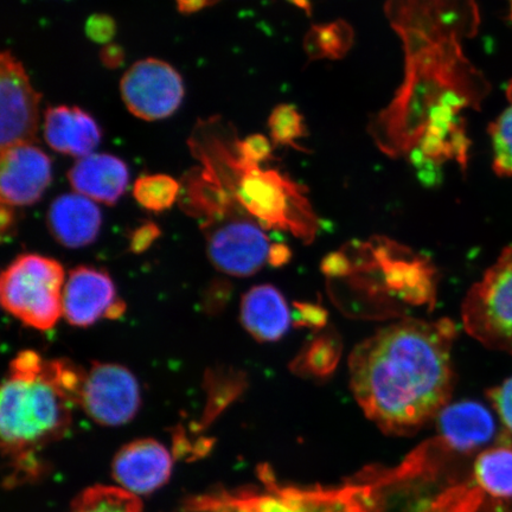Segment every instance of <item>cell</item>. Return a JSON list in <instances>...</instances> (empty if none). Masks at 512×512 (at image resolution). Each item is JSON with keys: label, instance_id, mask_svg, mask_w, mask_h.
Wrapping results in <instances>:
<instances>
[{"label": "cell", "instance_id": "26", "mask_svg": "<svg viewBox=\"0 0 512 512\" xmlns=\"http://www.w3.org/2000/svg\"><path fill=\"white\" fill-rule=\"evenodd\" d=\"M349 30L343 24H331L312 30L309 37V50L312 55L323 57L341 56L348 49Z\"/></svg>", "mask_w": 512, "mask_h": 512}, {"label": "cell", "instance_id": "6", "mask_svg": "<svg viewBox=\"0 0 512 512\" xmlns=\"http://www.w3.org/2000/svg\"><path fill=\"white\" fill-rule=\"evenodd\" d=\"M198 219L211 264L222 273L251 277L270 262V239L234 197L211 204Z\"/></svg>", "mask_w": 512, "mask_h": 512}, {"label": "cell", "instance_id": "3", "mask_svg": "<svg viewBox=\"0 0 512 512\" xmlns=\"http://www.w3.org/2000/svg\"><path fill=\"white\" fill-rule=\"evenodd\" d=\"M73 406L36 351L19 352L11 361L0 395L4 484L9 489L35 482L47 470L40 453L67 434Z\"/></svg>", "mask_w": 512, "mask_h": 512}, {"label": "cell", "instance_id": "30", "mask_svg": "<svg viewBox=\"0 0 512 512\" xmlns=\"http://www.w3.org/2000/svg\"><path fill=\"white\" fill-rule=\"evenodd\" d=\"M160 234L155 223L147 222L134 230L131 238V249L134 253H142L152 245Z\"/></svg>", "mask_w": 512, "mask_h": 512}, {"label": "cell", "instance_id": "8", "mask_svg": "<svg viewBox=\"0 0 512 512\" xmlns=\"http://www.w3.org/2000/svg\"><path fill=\"white\" fill-rule=\"evenodd\" d=\"M462 317L478 342L512 355V246L466 294Z\"/></svg>", "mask_w": 512, "mask_h": 512}, {"label": "cell", "instance_id": "12", "mask_svg": "<svg viewBox=\"0 0 512 512\" xmlns=\"http://www.w3.org/2000/svg\"><path fill=\"white\" fill-rule=\"evenodd\" d=\"M51 179V160L35 144L0 150V197L6 206H31L40 201Z\"/></svg>", "mask_w": 512, "mask_h": 512}, {"label": "cell", "instance_id": "9", "mask_svg": "<svg viewBox=\"0 0 512 512\" xmlns=\"http://www.w3.org/2000/svg\"><path fill=\"white\" fill-rule=\"evenodd\" d=\"M142 405L139 383L130 370L115 363H92L78 406L101 426L127 424Z\"/></svg>", "mask_w": 512, "mask_h": 512}, {"label": "cell", "instance_id": "33", "mask_svg": "<svg viewBox=\"0 0 512 512\" xmlns=\"http://www.w3.org/2000/svg\"><path fill=\"white\" fill-rule=\"evenodd\" d=\"M177 10L183 15H194L204 9L210 8L219 0H175Z\"/></svg>", "mask_w": 512, "mask_h": 512}, {"label": "cell", "instance_id": "11", "mask_svg": "<svg viewBox=\"0 0 512 512\" xmlns=\"http://www.w3.org/2000/svg\"><path fill=\"white\" fill-rule=\"evenodd\" d=\"M41 99L42 95L32 86L23 63L10 50L3 51L0 55V145L2 149L37 142Z\"/></svg>", "mask_w": 512, "mask_h": 512}, {"label": "cell", "instance_id": "28", "mask_svg": "<svg viewBox=\"0 0 512 512\" xmlns=\"http://www.w3.org/2000/svg\"><path fill=\"white\" fill-rule=\"evenodd\" d=\"M85 31L89 40L106 46L117 35V23L111 16L95 14L87 19Z\"/></svg>", "mask_w": 512, "mask_h": 512}, {"label": "cell", "instance_id": "29", "mask_svg": "<svg viewBox=\"0 0 512 512\" xmlns=\"http://www.w3.org/2000/svg\"><path fill=\"white\" fill-rule=\"evenodd\" d=\"M489 398L504 426L512 433V377L501 386L491 389Z\"/></svg>", "mask_w": 512, "mask_h": 512}, {"label": "cell", "instance_id": "19", "mask_svg": "<svg viewBox=\"0 0 512 512\" xmlns=\"http://www.w3.org/2000/svg\"><path fill=\"white\" fill-rule=\"evenodd\" d=\"M241 322L259 342H277L291 323L286 300L272 285L255 286L242 298Z\"/></svg>", "mask_w": 512, "mask_h": 512}, {"label": "cell", "instance_id": "20", "mask_svg": "<svg viewBox=\"0 0 512 512\" xmlns=\"http://www.w3.org/2000/svg\"><path fill=\"white\" fill-rule=\"evenodd\" d=\"M475 480L479 488L495 498H512V448H489L477 458Z\"/></svg>", "mask_w": 512, "mask_h": 512}, {"label": "cell", "instance_id": "15", "mask_svg": "<svg viewBox=\"0 0 512 512\" xmlns=\"http://www.w3.org/2000/svg\"><path fill=\"white\" fill-rule=\"evenodd\" d=\"M75 192L94 202L114 206L127 189L130 171L123 159L110 153H92L76 160L68 171Z\"/></svg>", "mask_w": 512, "mask_h": 512}, {"label": "cell", "instance_id": "24", "mask_svg": "<svg viewBox=\"0 0 512 512\" xmlns=\"http://www.w3.org/2000/svg\"><path fill=\"white\" fill-rule=\"evenodd\" d=\"M271 137L275 145L298 147L297 142L304 137L303 115L292 105H280L274 108L268 119Z\"/></svg>", "mask_w": 512, "mask_h": 512}, {"label": "cell", "instance_id": "2", "mask_svg": "<svg viewBox=\"0 0 512 512\" xmlns=\"http://www.w3.org/2000/svg\"><path fill=\"white\" fill-rule=\"evenodd\" d=\"M456 335L450 319L409 318L377 331L351 352L352 393L382 431L418 432L447 406Z\"/></svg>", "mask_w": 512, "mask_h": 512}, {"label": "cell", "instance_id": "25", "mask_svg": "<svg viewBox=\"0 0 512 512\" xmlns=\"http://www.w3.org/2000/svg\"><path fill=\"white\" fill-rule=\"evenodd\" d=\"M339 350L336 342L330 337L317 339L310 345L296 362V369L316 376H325L335 369Z\"/></svg>", "mask_w": 512, "mask_h": 512}, {"label": "cell", "instance_id": "27", "mask_svg": "<svg viewBox=\"0 0 512 512\" xmlns=\"http://www.w3.org/2000/svg\"><path fill=\"white\" fill-rule=\"evenodd\" d=\"M236 150L243 159L252 164L261 165L272 158L270 140L262 134H253L243 140L236 139Z\"/></svg>", "mask_w": 512, "mask_h": 512}, {"label": "cell", "instance_id": "10", "mask_svg": "<svg viewBox=\"0 0 512 512\" xmlns=\"http://www.w3.org/2000/svg\"><path fill=\"white\" fill-rule=\"evenodd\" d=\"M120 93L134 117L157 121L178 110L185 88L181 74L171 64L150 57L127 70L120 81Z\"/></svg>", "mask_w": 512, "mask_h": 512}, {"label": "cell", "instance_id": "1", "mask_svg": "<svg viewBox=\"0 0 512 512\" xmlns=\"http://www.w3.org/2000/svg\"><path fill=\"white\" fill-rule=\"evenodd\" d=\"M386 11L405 49V80L370 127L380 150L408 156L434 182L445 162L466 169L470 140L463 113L478 110L489 83L463 51L475 34L476 0H387Z\"/></svg>", "mask_w": 512, "mask_h": 512}, {"label": "cell", "instance_id": "35", "mask_svg": "<svg viewBox=\"0 0 512 512\" xmlns=\"http://www.w3.org/2000/svg\"><path fill=\"white\" fill-rule=\"evenodd\" d=\"M511 19H512V4H511Z\"/></svg>", "mask_w": 512, "mask_h": 512}, {"label": "cell", "instance_id": "18", "mask_svg": "<svg viewBox=\"0 0 512 512\" xmlns=\"http://www.w3.org/2000/svg\"><path fill=\"white\" fill-rule=\"evenodd\" d=\"M440 439L448 450L469 453L494 437V416L478 402L462 401L446 406L438 415Z\"/></svg>", "mask_w": 512, "mask_h": 512}, {"label": "cell", "instance_id": "34", "mask_svg": "<svg viewBox=\"0 0 512 512\" xmlns=\"http://www.w3.org/2000/svg\"><path fill=\"white\" fill-rule=\"evenodd\" d=\"M0 224H2V233L5 234L6 230L11 229L12 224L15 221V211L14 207L6 206V204L2 203V210H0Z\"/></svg>", "mask_w": 512, "mask_h": 512}, {"label": "cell", "instance_id": "14", "mask_svg": "<svg viewBox=\"0 0 512 512\" xmlns=\"http://www.w3.org/2000/svg\"><path fill=\"white\" fill-rule=\"evenodd\" d=\"M172 458L165 446L153 439H139L121 448L114 458L113 477L132 495L155 492L171 476Z\"/></svg>", "mask_w": 512, "mask_h": 512}, {"label": "cell", "instance_id": "5", "mask_svg": "<svg viewBox=\"0 0 512 512\" xmlns=\"http://www.w3.org/2000/svg\"><path fill=\"white\" fill-rule=\"evenodd\" d=\"M261 488L216 489L191 497L183 512H369V486L299 489L275 482L267 467Z\"/></svg>", "mask_w": 512, "mask_h": 512}, {"label": "cell", "instance_id": "17", "mask_svg": "<svg viewBox=\"0 0 512 512\" xmlns=\"http://www.w3.org/2000/svg\"><path fill=\"white\" fill-rule=\"evenodd\" d=\"M48 228L57 242L67 248H82L98 238L102 215L95 202L88 197L64 194L50 204Z\"/></svg>", "mask_w": 512, "mask_h": 512}, {"label": "cell", "instance_id": "7", "mask_svg": "<svg viewBox=\"0 0 512 512\" xmlns=\"http://www.w3.org/2000/svg\"><path fill=\"white\" fill-rule=\"evenodd\" d=\"M64 271L60 262L24 254L6 268L0 299L10 315L36 330L53 329L63 316Z\"/></svg>", "mask_w": 512, "mask_h": 512}, {"label": "cell", "instance_id": "13", "mask_svg": "<svg viewBox=\"0 0 512 512\" xmlns=\"http://www.w3.org/2000/svg\"><path fill=\"white\" fill-rule=\"evenodd\" d=\"M119 302L110 275L99 268L81 266L70 271L63 287V316L70 325L87 328L107 318Z\"/></svg>", "mask_w": 512, "mask_h": 512}, {"label": "cell", "instance_id": "32", "mask_svg": "<svg viewBox=\"0 0 512 512\" xmlns=\"http://www.w3.org/2000/svg\"><path fill=\"white\" fill-rule=\"evenodd\" d=\"M125 60L124 48L117 43L106 44L100 51V61L108 69H117Z\"/></svg>", "mask_w": 512, "mask_h": 512}, {"label": "cell", "instance_id": "21", "mask_svg": "<svg viewBox=\"0 0 512 512\" xmlns=\"http://www.w3.org/2000/svg\"><path fill=\"white\" fill-rule=\"evenodd\" d=\"M69 512H143V505L118 486L96 485L76 497Z\"/></svg>", "mask_w": 512, "mask_h": 512}, {"label": "cell", "instance_id": "23", "mask_svg": "<svg viewBox=\"0 0 512 512\" xmlns=\"http://www.w3.org/2000/svg\"><path fill=\"white\" fill-rule=\"evenodd\" d=\"M507 99L508 106L489 128L494 171L501 177L512 176V80L507 88Z\"/></svg>", "mask_w": 512, "mask_h": 512}, {"label": "cell", "instance_id": "31", "mask_svg": "<svg viewBox=\"0 0 512 512\" xmlns=\"http://www.w3.org/2000/svg\"><path fill=\"white\" fill-rule=\"evenodd\" d=\"M297 322L306 326H323L326 319V313L322 307L302 304L297 305Z\"/></svg>", "mask_w": 512, "mask_h": 512}, {"label": "cell", "instance_id": "22", "mask_svg": "<svg viewBox=\"0 0 512 512\" xmlns=\"http://www.w3.org/2000/svg\"><path fill=\"white\" fill-rule=\"evenodd\" d=\"M182 184L168 175H144L137 178L133 196L144 209L162 213L181 197Z\"/></svg>", "mask_w": 512, "mask_h": 512}, {"label": "cell", "instance_id": "16", "mask_svg": "<svg viewBox=\"0 0 512 512\" xmlns=\"http://www.w3.org/2000/svg\"><path fill=\"white\" fill-rule=\"evenodd\" d=\"M43 134L50 149L78 159L92 155L102 137L91 114L66 105L49 107L44 112Z\"/></svg>", "mask_w": 512, "mask_h": 512}, {"label": "cell", "instance_id": "4", "mask_svg": "<svg viewBox=\"0 0 512 512\" xmlns=\"http://www.w3.org/2000/svg\"><path fill=\"white\" fill-rule=\"evenodd\" d=\"M189 146L192 156L261 226L288 230L304 241L316 235L317 217L302 185L277 170L243 159L233 132L226 130L220 118L198 123Z\"/></svg>", "mask_w": 512, "mask_h": 512}]
</instances>
